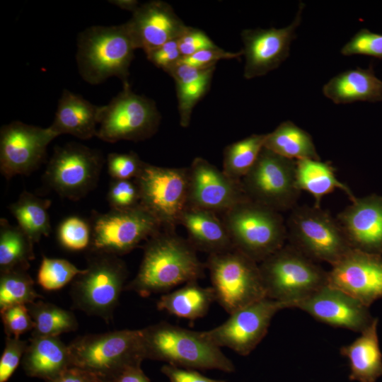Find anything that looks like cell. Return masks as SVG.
Instances as JSON below:
<instances>
[{"label": "cell", "instance_id": "cell-1", "mask_svg": "<svg viewBox=\"0 0 382 382\" xmlns=\"http://www.w3.org/2000/svg\"><path fill=\"white\" fill-rule=\"evenodd\" d=\"M173 230L162 228L146 241L138 272L125 290L147 297L204 276L197 250Z\"/></svg>", "mask_w": 382, "mask_h": 382}, {"label": "cell", "instance_id": "cell-2", "mask_svg": "<svg viewBox=\"0 0 382 382\" xmlns=\"http://www.w3.org/2000/svg\"><path fill=\"white\" fill-rule=\"evenodd\" d=\"M145 359L191 369L235 371L232 361L203 332L161 321L141 329Z\"/></svg>", "mask_w": 382, "mask_h": 382}, {"label": "cell", "instance_id": "cell-3", "mask_svg": "<svg viewBox=\"0 0 382 382\" xmlns=\"http://www.w3.org/2000/svg\"><path fill=\"white\" fill-rule=\"evenodd\" d=\"M137 49L127 23L91 26L77 37L76 61L81 78L92 85L119 78L129 83V69Z\"/></svg>", "mask_w": 382, "mask_h": 382}, {"label": "cell", "instance_id": "cell-4", "mask_svg": "<svg viewBox=\"0 0 382 382\" xmlns=\"http://www.w3.org/2000/svg\"><path fill=\"white\" fill-rule=\"evenodd\" d=\"M259 268L266 296L289 308L328 284V271L288 243L260 262Z\"/></svg>", "mask_w": 382, "mask_h": 382}, {"label": "cell", "instance_id": "cell-5", "mask_svg": "<svg viewBox=\"0 0 382 382\" xmlns=\"http://www.w3.org/2000/svg\"><path fill=\"white\" fill-rule=\"evenodd\" d=\"M220 216L233 248L258 264L286 244L280 212L246 199Z\"/></svg>", "mask_w": 382, "mask_h": 382}, {"label": "cell", "instance_id": "cell-6", "mask_svg": "<svg viewBox=\"0 0 382 382\" xmlns=\"http://www.w3.org/2000/svg\"><path fill=\"white\" fill-rule=\"evenodd\" d=\"M72 366L109 382L125 368L145 359L140 330H120L79 336L69 345Z\"/></svg>", "mask_w": 382, "mask_h": 382}, {"label": "cell", "instance_id": "cell-7", "mask_svg": "<svg viewBox=\"0 0 382 382\" xmlns=\"http://www.w3.org/2000/svg\"><path fill=\"white\" fill-rule=\"evenodd\" d=\"M285 221L287 243L316 262L332 266L352 250L336 217L320 207L297 204Z\"/></svg>", "mask_w": 382, "mask_h": 382}, {"label": "cell", "instance_id": "cell-8", "mask_svg": "<svg viewBox=\"0 0 382 382\" xmlns=\"http://www.w3.org/2000/svg\"><path fill=\"white\" fill-rule=\"evenodd\" d=\"M91 253L86 268L73 280V306L109 323L125 290L127 268L118 256Z\"/></svg>", "mask_w": 382, "mask_h": 382}, {"label": "cell", "instance_id": "cell-9", "mask_svg": "<svg viewBox=\"0 0 382 382\" xmlns=\"http://www.w3.org/2000/svg\"><path fill=\"white\" fill-rule=\"evenodd\" d=\"M215 301L229 314L266 296L259 264L234 248L208 255Z\"/></svg>", "mask_w": 382, "mask_h": 382}, {"label": "cell", "instance_id": "cell-10", "mask_svg": "<svg viewBox=\"0 0 382 382\" xmlns=\"http://www.w3.org/2000/svg\"><path fill=\"white\" fill-rule=\"evenodd\" d=\"M241 183L248 199L280 213L296 206L301 195L296 185V160L265 147Z\"/></svg>", "mask_w": 382, "mask_h": 382}, {"label": "cell", "instance_id": "cell-11", "mask_svg": "<svg viewBox=\"0 0 382 382\" xmlns=\"http://www.w3.org/2000/svg\"><path fill=\"white\" fill-rule=\"evenodd\" d=\"M160 120L155 103L126 83L109 103L100 106L96 137L109 143L145 140L157 132Z\"/></svg>", "mask_w": 382, "mask_h": 382}, {"label": "cell", "instance_id": "cell-12", "mask_svg": "<svg viewBox=\"0 0 382 382\" xmlns=\"http://www.w3.org/2000/svg\"><path fill=\"white\" fill-rule=\"evenodd\" d=\"M139 204L160 223L174 229L188 207V168H168L144 163L134 179Z\"/></svg>", "mask_w": 382, "mask_h": 382}, {"label": "cell", "instance_id": "cell-13", "mask_svg": "<svg viewBox=\"0 0 382 382\" xmlns=\"http://www.w3.org/2000/svg\"><path fill=\"white\" fill-rule=\"evenodd\" d=\"M91 253L121 256L146 241L162 226L140 204L127 209H112L93 214L90 222Z\"/></svg>", "mask_w": 382, "mask_h": 382}, {"label": "cell", "instance_id": "cell-14", "mask_svg": "<svg viewBox=\"0 0 382 382\" xmlns=\"http://www.w3.org/2000/svg\"><path fill=\"white\" fill-rule=\"evenodd\" d=\"M103 161L99 151L76 142L67 143L55 148L44 179L59 195L76 201L96 187Z\"/></svg>", "mask_w": 382, "mask_h": 382}, {"label": "cell", "instance_id": "cell-15", "mask_svg": "<svg viewBox=\"0 0 382 382\" xmlns=\"http://www.w3.org/2000/svg\"><path fill=\"white\" fill-rule=\"evenodd\" d=\"M287 308L286 303L265 297L238 309L224 323L203 332L220 348L247 356L266 335L274 316Z\"/></svg>", "mask_w": 382, "mask_h": 382}, {"label": "cell", "instance_id": "cell-16", "mask_svg": "<svg viewBox=\"0 0 382 382\" xmlns=\"http://www.w3.org/2000/svg\"><path fill=\"white\" fill-rule=\"evenodd\" d=\"M57 136L50 128L13 121L0 130V170L7 180L29 175L46 157L47 147Z\"/></svg>", "mask_w": 382, "mask_h": 382}, {"label": "cell", "instance_id": "cell-17", "mask_svg": "<svg viewBox=\"0 0 382 382\" xmlns=\"http://www.w3.org/2000/svg\"><path fill=\"white\" fill-rule=\"evenodd\" d=\"M305 4L301 2L294 21L282 28L246 29L241 33L245 56L243 76H262L278 68L289 57L291 42L302 20Z\"/></svg>", "mask_w": 382, "mask_h": 382}, {"label": "cell", "instance_id": "cell-18", "mask_svg": "<svg viewBox=\"0 0 382 382\" xmlns=\"http://www.w3.org/2000/svg\"><path fill=\"white\" fill-rule=\"evenodd\" d=\"M246 199L241 181L202 157L194 158L188 168V207L221 215Z\"/></svg>", "mask_w": 382, "mask_h": 382}, {"label": "cell", "instance_id": "cell-19", "mask_svg": "<svg viewBox=\"0 0 382 382\" xmlns=\"http://www.w3.org/2000/svg\"><path fill=\"white\" fill-rule=\"evenodd\" d=\"M328 284L369 307L382 298V255L351 250L331 266Z\"/></svg>", "mask_w": 382, "mask_h": 382}, {"label": "cell", "instance_id": "cell-20", "mask_svg": "<svg viewBox=\"0 0 382 382\" xmlns=\"http://www.w3.org/2000/svg\"><path fill=\"white\" fill-rule=\"evenodd\" d=\"M327 325L361 332L374 321L368 306L328 284L296 304Z\"/></svg>", "mask_w": 382, "mask_h": 382}, {"label": "cell", "instance_id": "cell-21", "mask_svg": "<svg viewBox=\"0 0 382 382\" xmlns=\"http://www.w3.org/2000/svg\"><path fill=\"white\" fill-rule=\"evenodd\" d=\"M137 49L145 54L165 43L178 40L188 28L162 1H151L139 5L126 23Z\"/></svg>", "mask_w": 382, "mask_h": 382}, {"label": "cell", "instance_id": "cell-22", "mask_svg": "<svg viewBox=\"0 0 382 382\" xmlns=\"http://www.w3.org/2000/svg\"><path fill=\"white\" fill-rule=\"evenodd\" d=\"M336 219L352 249L382 255V196L356 197Z\"/></svg>", "mask_w": 382, "mask_h": 382}, {"label": "cell", "instance_id": "cell-23", "mask_svg": "<svg viewBox=\"0 0 382 382\" xmlns=\"http://www.w3.org/2000/svg\"><path fill=\"white\" fill-rule=\"evenodd\" d=\"M100 108L82 96L64 89L49 127L57 137L71 134L80 139H89L97 136Z\"/></svg>", "mask_w": 382, "mask_h": 382}, {"label": "cell", "instance_id": "cell-24", "mask_svg": "<svg viewBox=\"0 0 382 382\" xmlns=\"http://www.w3.org/2000/svg\"><path fill=\"white\" fill-rule=\"evenodd\" d=\"M219 214L209 210L187 207L180 224L187 233V241L197 251L208 255L233 248L228 230Z\"/></svg>", "mask_w": 382, "mask_h": 382}, {"label": "cell", "instance_id": "cell-25", "mask_svg": "<svg viewBox=\"0 0 382 382\" xmlns=\"http://www.w3.org/2000/svg\"><path fill=\"white\" fill-rule=\"evenodd\" d=\"M21 361L26 375L46 382L72 366L69 346L51 336H31Z\"/></svg>", "mask_w": 382, "mask_h": 382}, {"label": "cell", "instance_id": "cell-26", "mask_svg": "<svg viewBox=\"0 0 382 382\" xmlns=\"http://www.w3.org/2000/svg\"><path fill=\"white\" fill-rule=\"evenodd\" d=\"M322 91L335 104L375 103L382 100V81L370 64L367 69L358 67L333 76L323 86Z\"/></svg>", "mask_w": 382, "mask_h": 382}, {"label": "cell", "instance_id": "cell-27", "mask_svg": "<svg viewBox=\"0 0 382 382\" xmlns=\"http://www.w3.org/2000/svg\"><path fill=\"white\" fill-rule=\"evenodd\" d=\"M378 318L352 343L342 346L340 354L349 360V379L359 382H376L382 376V353L380 349L377 327Z\"/></svg>", "mask_w": 382, "mask_h": 382}, {"label": "cell", "instance_id": "cell-28", "mask_svg": "<svg viewBox=\"0 0 382 382\" xmlns=\"http://www.w3.org/2000/svg\"><path fill=\"white\" fill-rule=\"evenodd\" d=\"M296 180L301 192L306 191L313 197L316 207H320L323 197L335 189L344 192L350 201L356 197L351 189L338 180L335 168L329 162L314 159L296 160Z\"/></svg>", "mask_w": 382, "mask_h": 382}, {"label": "cell", "instance_id": "cell-29", "mask_svg": "<svg viewBox=\"0 0 382 382\" xmlns=\"http://www.w3.org/2000/svg\"><path fill=\"white\" fill-rule=\"evenodd\" d=\"M214 301L212 286L202 287L197 281H193L162 295L157 302V308L178 318L195 320L204 316Z\"/></svg>", "mask_w": 382, "mask_h": 382}, {"label": "cell", "instance_id": "cell-30", "mask_svg": "<svg viewBox=\"0 0 382 382\" xmlns=\"http://www.w3.org/2000/svg\"><path fill=\"white\" fill-rule=\"evenodd\" d=\"M264 147L292 160H320L311 135L289 120L267 134Z\"/></svg>", "mask_w": 382, "mask_h": 382}, {"label": "cell", "instance_id": "cell-31", "mask_svg": "<svg viewBox=\"0 0 382 382\" xmlns=\"http://www.w3.org/2000/svg\"><path fill=\"white\" fill-rule=\"evenodd\" d=\"M51 200L23 191L8 209L18 221V226L35 243L48 236L51 224L48 209Z\"/></svg>", "mask_w": 382, "mask_h": 382}, {"label": "cell", "instance_id": "cell-32", "mask_svg": "<svg viewBox=\"0 0 382 382\" xmlns=\"http://www.w3.org/2000/svg\"><path fill=\"white\" fill-rule=\"evenodd\" d=\"M34 243L18 226L0 219V272L27 270L35 258Z\"/></svg>", "mask_w": 382, "mask_h": 382}, {"label": "cell", "instance_id": "cell-33", "mask_svg": "<svg viewBox=\"0 0 382 382\" xmlns=\"http://www.w3.org/2000/svg\"><path fill=\"white\" fill-rule=\"evenodd\" d=\"M26 306L35 324L31 336L59 337L78 328L71 311L40 300Z\"/></svg>", "mask_w": 382, "mask_h": 382}, {"label": "cell", "instance_id": "cell-34", "mask_svg": "<svg viewBox=\"0 0 382 382\" xmlns=\"http://www.w3.org/2000/svg\"><path fill=\"white\" fill-rule=\"evenodd\" d=\"M266 137L267 134H253L228 145L224 151L223 172L241 181L256 161Z\"/></svg>", "mask_w": 382, "mask_h": 382}, {"label": "cell", "instance_id": "cell-35", "mask_svg": "<svg viewBox=\"0 0 382 382\" xmlns=\"http://www.w3.org/2000/svg\"><path fill=\"white\" fill-rule=\"evenodd\" d=\"M27 270L1 272L0 310L14 305H28L41 298Z\"/></svg>", "mask_w": 382, "mask_h": 382}, {"label": "cell", "instance_id": "cell-36", "mask_svg": "<svg viewBox=\"0 0 382 382\" xmlns=\"http://www.w3.org/2000/svg\"><path fill=\"white\" fill-rule=\"evenodd\" d=\"M83 271L66 260L43 255L37 274V282L45 290H58L73 281Z\"/></svg>", "mask_w": 382, "mask_h": 382}, {"label": "cell", "instance_id": "cell-37", "mask_svg": "<svg viewBox=\"0 0 382 382\" xmlns=\"http://www.w3.org/2000/svg\"><path fill=\"white\" fill-rule=\"evenodd\" d=\"M57 238L61 245L67 250L79 251L89 248L91 224L76 216L67 217L59 226Z\"/></svg>", "mask_w": 382, "mask_h": 382}, {"label": "cell", "instance_id": "cell-38", "mask_svg": "<svg viewBox=\"0 0 382 382\" xmlns=\"http://www.w3.org/2000/svg\"><path fill=\"white\" fill-rule=\"evenodd\" d=\"M345 56L366 55L382 59V34L359 30L341 49Z\"/></svg>", "mask_w": 382, "mask_h": 382}, {"label": "cell", "instance_id": "cell-39", "mask_svg": "<svg viewBox=\"0 0 382 382\" xmlns=\"http://www.w3.org/2000/svg\"><path fill=\"white\" fill-rule=\"evenodd\" d=\"M210 82L205 81L188 84L176 83L180 124L183 127H188L192 109L207 91Z\"/></svg>", "mask_w": 382, "mask_h": 382}, {"label": "cell", "instance_id": "cell-40", "mask_svg": "<svg viewBox=\"0 0 382 382\" xmlns=\"http://www.w3.org/2000/svg\"><path fill=\"white\" fill-rule=\"evenodd\" d=\"M144 162L134 152L108 155L109 175L115 180H134L141 173Z\"/></svg>", "mask_w": 382, "mask_h": 382}, {"label": "cell", "instance_id": "cell-41", "mask_svg": "<svg viewBox=\"0 0 382 382\" xmlns=\"http://www.w3.org/2000/svg\"><path fill=\"white\" fill-rule=\"evenodd\" d=\"M1 318L7 337H20L35 326L26 305L19 304L0 310Z\"/></svg>", "mask_w": 382, "mask_h": 382}, {"label": "cell", "instance_id": "cell-42", "mask_svg": "<svg viewBox=\"0 0 382 382\" xmlns=\"http://www.w3.org/2000/svg\"><path fill=\"white\" fill-rule=\"evenodd\" d=\"M108 200L112 209H127L139 205V191L135 180L112 179Z\"/></svg>", "mask_w": 382, "mask_h": 382}, {"label": "cell", "instance_id": "cell-43", "mask_svg": "<svg viewBox=\"0 0 382 382\" xmlns=\"http://www.w3.org/2000/svg\"><path fill=\"white\" fill-rule=\"evenodd\" d=\"M28 344L20 337H6L0 359V382L8 381L13 374L23 359Z\"/></svg>", "mask_w": 382, "mask_h": 382}, {"label": "cell", "instance_id": "cell-44", "mask_svg": "<svg viewBox=\"0 0 382 382\" xmlns=\"http://www.w3.org/2000/svg\"><path fill=\"white\" fill-rule=\"evenodd\" d=\"M241 55H243V50L231 52L217 47L203 50L189 56L182 57L178 62L195 67L207 68L214 66L216 62L221 59L238 58Z\"/></svg>", "mask_w": 382, "mask_h": 382}, {"label": "cell", "instance_id": "cell-45", "mask_svg": "<svg viewBox=\"0 0 382 382\" xmlns=\"http://www.w3.org/2000/svg\"><path fill=\"white\" fill-rule=\"evenodd\" d=\"M214 66L198 68L178 62L165 70L176 83L188 84L211 81Z\"/></svg>", "mask_w": 382, "mask_h": 382}, {"label": "cell", "instance_id": "cell-46", "mask_svg": "<svg viewBox=\"0 0 382 382\" xmlns=\"http://www.w3.org/2000/svg\"><path fill=\"white\" fill-rule=\"evenodd\" d=\"M177 40L182 57L189 56L203 50L217 47L203 31L192 27H188Z\"/></svg>", "mask_w": 382, "mask_h": 382}, {"label": "cell", "instance_id": "cell-47", "mask_svg": "<svg viewBox=\"0 0 382 382\" xmlns=\"http://www.w3.org/2000/svg\"><path fill=\"white\" fill-rule=\"evenodd\" d=\"M146 55L151 63L164 71L182 57L177 40L168 42Z\"/></svg>", "mask_w": 382, "mask_h": 382}, {"label": "cell", "instance_id": "cell-48", "mask_svg": "<svg viewBox=\"0 0 382 382\" xmlns=\"http://www.w3.org/2000/svg\"><path fill=\"white\" fill-rule=\"evenodd\" d=\"M161 371L170 382H226L223 380L206 377L195 369L181 368L168 364L163 365Z\"/></svg>", "mask_w": 382, "mask_h": 382}, {"label": "cell", "instance_id": "cell-49", "mask_svg": "<svg viewBox=\"0 0 382 382\" xmlns=\"http://www.w3.org/2000/svg\"><path fill=\"white\" fill-rule=\"evenodd\" d=\"M47 382H102L97 376L81 368L71 366Z\"/></svg>", "mask_w": 382, "mask_h": 382}, {"label": "cell", "instance_id": "cell-50", "mask_svg": "<svg viewBox=\"0 0 382 382\" xmlns=\"http://www.w3.org/2000/svg\"><path fill=\"white\" fill-rule=\"evenodd\" d=\"M109 382H150L141 368V364L129 366L111 378Z\"/></svg>", "mask_w": 382, "mask_h": 382}, {"label": "cell", "instance_id": "cell-51", "mask_svg": "<svg viewBox=\"0 0 382 382\" xmlns=\"http://www.w3.org/2000/svg\"><path fill=\"white\" fill-rule=\"evenodd\" d=\"M109 2L118 6L121 9L127 10L132 13L139 6V2L134 0H112L109 1Z\"/></svg>", "mask_w": 382, "mask_h": 382}]
</instances>
